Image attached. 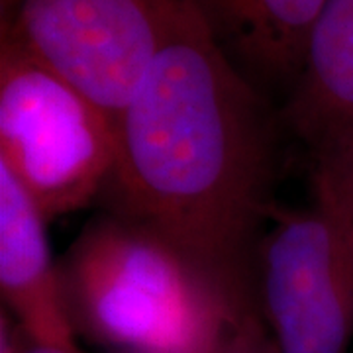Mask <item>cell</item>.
<instances>
[{
  "label": "cell",
  "mask_w": 353,
  "mask_h": 353,
  "mask_svg": "<svg viewBox=\"0 0 353 353\" xmlns=\"http://www.w3.org/2000/svg\"><path fill=\"white\" fill-rule=\"evenodd\" d=\"M116 157V122L8 36H0V165L41 214L101 199Z\"/></svg>",
  "instance_id": "obj_3"
},
{
  "label": "cell",
  "mask_w": 353,
  "mask_h": 353,
  "mask_svg": "<svg viewBox=\"0 0 353 353\" xmlns=\"http://www.w3.org/2000/svg\"><path fill=\"white\" fill-rule=\"evenodd\" d=\"M194 2L201 6L206 20L214 28V32H218L228 20V16L232 14V10L238 6L240 0H194Z\"/></svg>",
  "instance_id": "obj_10"
},
{
  "label": "cell",
  "mask_w": 353,
  "mask_h": 353,
  "mask_svg": "<svg viewBox=\"0 0 353 353\" xmlns=\"http://www.w3.org/2000/svg\"><path fill=\"white\" fill-rule=\"evenodd\" d=\"M157 51L116 122L108 212L173 243L253 304L257 243L275 212V114L194 0H155Z\"/></svg>",
  "instance_id": "obj_1"
},
{
  "label": "cell",
  "mask_w": 353,
  "mask_h": 353,
  "mask_svg": "<svg viewBox=\"0 0 353 353\" xmlns=\"http://www.w3.org/2000/svg\"><path fill=\"white\" fill-rule=\"evenodd\" d=\"M281 122L306 145L312 190L353 204V0H328Z\"/></svg>",
  "instance_id": "obj_6"
},
{
  "label": "cell",
  "mask_w": 353,
  "mask_h": 353,
  "mask_svg": "<svg viewBox=\"0 0 353 353\" xmlns=\"http://www.w3.org/2000/svg\"><path fill=\"white\" fill-rule=\"evenodd\" d=\"M328 0H240L216 36L252 73L296 83Z\"/></svg>",
  "instance_id": "obj_8"
},
{
  "label": "cell",
  "mask_w": 353,
  "mask_h": 353,
  "mask_svg": "<svg viewBox=\"0 0 353 353\" xmlns=\"http://www.w3.org/2000/svg\"><path fill=\"white\" fill-rule=\"evenodd\" d=\"M20 353H83V352L79 350V345H77V343H71V345H59V343H38V341H32L28 336H26Z\"/></svg>",
  "instance_id": "obj_11"
},
{
  "label": "cell",
  "mask_w": 353,
  "mask_h": 353,
  "mask_svg": "<svg viewBox=\"0 0 353 353\" xmlns=\"http://www.w3.org/2000/svg\"><path fill=\"white\" fill-rule=\"evenodd\" d=\"M69 324L108 353H214L248 304L173 243L104 210L57 263Z\"/></svg>",
  "instance_id": "obj_2"
},
{
  "label": "cell",
  "mask_w": 353,
  "mask_h": 353,
  "mask_svg": "<svg viewBox=\"0 0 353 353\" xmlns=\"http://www.w3.org/2000/svg\"><path fill=\"white\" fill-rule=\"evenodd\" d=\"M0 36L118 122L155 57L157 8L155 0H2Z\"/></svg>",
  "instance_id": "obj_5"
},
{
  "label": "cell",
  "mask_w": 353,
  "mask_h": 353,
  "mask_svg": "<svg viewBox=\"0 0 353 353\" xmlns=\"http://www.w3.org/2000/svg\"><path fill=\"white\" fill-rule=\"evenodd\" d=\"M275 208L257 243L252 299L279 353H347L353 336V206L312 190Z\"/></svg>",
  "instance_id": "obj_4"
},
{
  "label": "cell",
  "mask_w": 353,
  "mask_h": 353,
  "mask_svg": "<svg viewBox=\"0 0 353 353\" xmlns=\"http://www.w3.org/2000/svg\"><path fill=\"white\" fill-rule=\"evenodd\" d=\"M46 216L20 181L0 165V292L26 336L38 343H77L65 312Z\"/></svg>",
  "instance_id": "obj_7"
},
{
  "label": "cell",
  "mask_w": 353,
  "mask_h": 353,
  "mask_svg": "<svg viewBox=\"0 0 353 353\" xmlns=\"http://www.w3.org/2000/svg\"><path fill=\"white\" fill-rule=\"evenodd\" d=\"M214 353H279L255 306L240 308L228 322Z\"/></svg>",
  "instance_id": "obj_9"
}]
</instances>
